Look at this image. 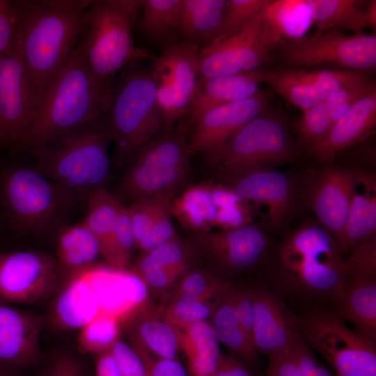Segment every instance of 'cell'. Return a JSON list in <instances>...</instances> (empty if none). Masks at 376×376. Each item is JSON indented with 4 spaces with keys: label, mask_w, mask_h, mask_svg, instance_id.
Listing matches in <instances>:
<instances>
[{
    "label": "cell",
    "mask_w": 376,
    "mask_h": 376,
    "mask_svg": "<svg viewBox=\"0 0 376 376\" xmlns=\"http://www.w3.org/2000/svg\"><path fill=\"white\" fill-rule=\"evenodd\" d=\"M188 126L178 127L136 150L125 164V171L114 194L131 203L152 197L173 201L189 186L191 178Z\"/></svg>",
    "instance_id": "cell-8"
},
{
    "label": "cell",
    "mask_w": 376,
    "mask_h": 376,
    "mask_svg": "<svg viewBox=\"0 0 376 376\" xmlns=\"http://www.w3.org/2000/svg\"><path fill=\"white\" fill-rule=\"evenodd\" d=\"M265 10L246 24L216 38L199 51L201 79L262 70L272 52L263 33Z\"/></svg>",
    "instance_id": "cell-14"
},
{
    "label": "cell",
    "mask_w": 376,
    "mask_h": 376,
    "mask_svg": "<svg viewBox=\"0 0 376 376\" xmlns=\"http://www.w3.org/2000/svg\"><path fill=\"white\" fill-rule=\"evenodd\" d=\"M81 200L32 166L17 163L0 171V218L18 234L56 235L70 220Z\"/></svg>",
    "instance_id": "cell-4"
},
{
    "label": "cell",
    "mask_w": 376,
    "mask_h": 376,
    "mask_svg": "<svg viewBox=\"0 0 376 376\" xmlns=\"http://www.w3.org/2000/svg\"><path fill=\"white\" fill-rule=\"evenodd\" d=\"M121 320L100 312L79 329V347L85 353L100 354L109 352L119 339Z\"/></svg>",
    "instance_id": "cell-39"
},
{
    "label": "cell",
    "mask_w": 376,
    "mask_h": 376,
    "mask_svg": "<svg viewBox=\"0 0 376 376\" xmlns=\"http://www.w3.org/2000/svg\"><path fill=\"white\" fill-rule=\"evenodd\" d=\"M316 26L315 32L345 28L359 33L367 27L364 7L355 0H306Z\"/></svg>",
    "instance_id": "cell-38"
},
{
    "label": "cell",
    "mask_w": 376,
    "mask_h": 376,
    "mask_svg": "<svg viewBox=\"0 0 376 376\" xmlns=\"http://www.w3.org/2000/svg\"><path fill=\"white\" fill-rule=\"evenodd\" d=\"M187 242L205 268L223 281L262 264L270 246L266 232L252 223L229 230L193 231Z\"/></svg>",
    "instance_id": "cell-11"
},
{
    "label": "cell",
    "mask_w": 376,
    "mask_h": 376,
    "mask_svg": "<svg viewBox=\"0 0 376 376\" xmlns=\"http://www.w3.org/2000/svg\"><path fill=\"white\" fill-rule=\"evenodd\" d=\"M136 249L148 251L178 235L172 221V201L146 198L127 205Z\"/></svg>",
    "instance_id": "cell-26"
},
{
    "label": "cell",
    "mask_w": 376,
    "mask_h": 376,
    "mask_svg": "<svg viewBox=\"0 0 376 376\" xmlns=\"http://www.w3.org/2000/svg\"><path fill=\"white\" fill-rule=\"evenodd\" d=\"M266 105L267 97L259 90L249 97L205 111L189 127L187 144L191 155L214 154L239 129L264 113Z\"/></svg>",
    "instance_id": "cell-16"
},
{
    "label": "cell",
    "mask_w": 376,
    "mask_h": 376,
    "mask_svg": "<svg viewBox=\"0 0 376 376\" xmlns=\"http://www.w3.org/2000/svg\"><path fill=\"white\" fill-rule=\"evenodd\" d=\"M264 83V70L200 79L187 117L189 127L205 111L230 102L240 101L257 93Z\"/></svg>",
    "instance_id": "cell-24"
},
{
    "label": "cell",
    "mask_w": 376,
    "mask_h": 376,
    "mask_svg": "<svg viewBox=\"0 0 376 376\" xmlns=\"http://www.w3.org/2000/svg\"><path fill=\"white\" fill-rule=\"evenodd\" d=\"M367 27L375 29L376 27V1L371 0L364 7Z\"/></svg>",
    "instance_id": "cell-56"
},
{
    "label": "cell",
    "mask_w": 376,
    "mask_h": 376,
    "mask_svg": "<svg viewBox=\"0 0 376 376\" xmlns=\"http://www.w3.org/2000/svg\"><path fill=\"white\" fill-rule=\"evenodd\" d=\"M345 249L319 222L288 233L271 256V275L281 296L331 301L345 285Z\"/></svg>",
    "instance_id": "cell-3"
},
{
    "label": "cell",
    "mask_w": 376,
    "mask_h": 376,
    "mask_svg": "<svg viewBox=\"0 0 376 376\" xmlns=\"http://www.w3.org/2000/svg\"><path fill=\"white\" fill-rule=\"evenodd\" d=\"M221 210L218 185L210 182L189 185L172 201L173 215L193 231L217 226Z\"/></svg>",
    "instance_id": "cell-32"
},
{
    "label": "cell",
    "mask_w": 376,
    "mask_h": 376,
    "mask_svg": "<svg viewBox=\"0 0 376 376\" xmlns=\"http://www.w3.org/2000/svg\"><path fill=\"white\" fill-rule=\"evenodd\" d=\"M32 115L30 86L17 42L0 56V125L6 146L13 148L17 143Z\"/></svg>",
    "instance_id": "cell-19"
},
{
    "label": "cell",
    "mask_w": 376,
    "mask_h": 376,
    "mask_svg": "<svg viewBox=\"0 0 376 376\" xmlns=\"http://www.w3.org/2000/svg\"><path fill=\"white\" fill-rule=\"evenodd\" d=\"M180 332V347L193 376H210L217 368L222 353L211 323L202 321Z\"/></svg>",
    "instance_id": "cell-34"
},
{
    "label": "cell",
    "mask_w": 376,
    "mask_h": 376,
    "mask_svg": "<svg viewBox=\"0 0 376 376\" xmlns=\"http://www.w3.org/2000/svg\"><path fill=\"white\" fill-rule=\"evenodd\" d=\"M18 42V25L13 0H0V56Z\"/></svg>",
    "instance_id": "cell-47"
},
{
    "label": "cell",
    "mask_w": 376,
    "mask_h": 376,
    "mask_svg": "<svg viewBox=\"0 0 376 376\" xmlns=\"http://www.w3.org/2000/svg\"><path fill=\"white\" fill-rule=\"evenodd\" d=\"M56 243L55 262L61 285L97 265L102 256L96 236L84 221L62 228L56 235Z\"/></svg>",
    "instance_id": "cell-25"
},
{
    "label": "cell",
    "mask_w": 376,
    "mask_h": 376,
    "mask_svg": "<svg viewBox=\"0 0 376 376\" xmlns=\"http://www.w3.org/2000/svg\"><path fill=\"white\" fill-rule=\"evenodd\" d=\"M231 292L240 327L249 343L256 349L253 340V306L251 290L235 288L233 285Z\"/></svg>",
    "instance_id": "cell-48"
},
{
    "label": "cell",
    "mask_w": 376,
    "mask_h": 376,
    "mask_svg": "<svg viewBox=\"0 0 376 376\" xmlns=\"http://www.w3.org/2000/svg\"><path fill=\"white\" fill-rule=\"evenodd\" d=\"M109 352L122 376H146L144 363L132 346L118 339Z\"/></svg>",
    "instance_id": "cell-46"
},
{
    "label": "cell",
    "mask_w": 376,
    "mask_h": 376,
    "mask_svg": "<svg viewBox=\"0 0 376 376\" xmlns=\"http://www.w3.org/2000/svg\"><path fill=\"white\" fill-rule=\"evenodd\" d=\"M227 0H183L181 29L185 40L200 49L217 37Z\"/></svg>",
    "instance_id": "cell-33"
},
{
    "label": "cell",
    "mask_w": 376,
    "mask_h": 376,
    "mask_svg": "<svg viewBox=\"0 0 376 376\" xmlns=\"http://www.w3.org/2000/svg\"><path fill=\"white\" fill-rule=\"evenodd\" d=\"M55 258L38 251L0 253V301L30 304L46 299L60 285Z\"/></svg>",
    "instance_id": "cell-15"
},
{
    "label": "cell",
    "mask_w": 376,
    "mask_h": 376,
    "mask_svg": "<svg viewBox=\"0 0 376 376\" xmlns=\"http://www.w3.org/2000/svg\"><path fill=\"white\" fill-rule=\"evenodd\" d=\"M200 48L185 40L163 47L153 61L151 70L157 99L171 130L185 119L191 107L201 79L198 62Z\"/></svg>",
    "instance_id": "cell-13"
},
{
    "label": "cell",
    "mask_w": 376,
    "mask_h": 376,
    "mask_svg": "<svg viewBox=\"0 0 376 376\" xmlns=\"http://www.w3.org/2000/svg\"><path fill=\"white\" fill-rule=\"evenodd\" d=\"M95 370V376H122L109 352L97 355Z\"/></svg>",
    "instance_id": "cell-55"
},
{
    "label": "cell",
    "mask_w": 376,
    "mask_h": 376,
    "mask_svg": "<svg viewBox=\"0 0 376 376\" xmlns=\"http://www.w3.org/2000/svg\"><path fill=\"white\" fill-rule=\"evenodd\" d=\"M142 0H92L83 31L88 65L100 81L112 84L127 66L157 56L136 45Z\"/></svg>",
    "instance_id": "cell-7"
},
{
    "label": "cell",
    "mask_w": 376,
    "mask_h": 376,
    "mask_svg": "<svg viewBox=\"0 0 376 376\" xmlns=\"http://www.w3.org/2000/svg\"><path fill=\"white\" fill-rule=\"evenodd\" d=\"M297 318L300 336L324 358L336 376H376L375 343L319 305Z\"/></svg>",
    "instance_id": "cell-10"
},
{
    "label": "cell",
    "mask_w": 376,
    "mask_h": 376,
    "mask_svg": "<svg viewBox=\"0 0 376 376\" xmlns=\"http://www.w3.org/2000/svg\"><path fill=\"white\" fill-rule=\"evenodd\" d=\"M290 130L279 118L264 113L239 129L216 152L206 157L218 178L274 170L295 159Z\"/></svg>",
    "instance_id": "cell-9"
},
{
    "label": "cell",
    "mask_w": 376,
    "mask_h": 376,
    "mask_svg": "<svg viewBox=\"0 0 376 376\" xmlns=\"http://www.w3.org/2000/svg\"><path fill=\"white\" fill-rule=\"evenodd\" d=\"M86 201L87 212L83 221L96 236L102 256L107 265L125 269L127 267L116 242L118 220L123 203L107 188L92 193Z\"/></svg>",
    "instance_id": "cell-27"
},
{
    "label": "cell",
    "mask_w": 376,
    "mask_h": 376,
    "mask_svg": "<svg viewBox=\"0 0 376 376\" xmlns=\"http://www.w3.org/2000/svg\"><path fill=\"white\" fill-rule=\"evenodd\" d=\"M376 124V90L359 100L320 141L307 147L311 156L330 161L337 153L373 133Z\"/></svg>",
    "instance_id": "cell-23"
},
{
    "label": "cell",
    "mask_w": 376,
    "mask_h": 376,
    "mask_svg": "<svg viewBox=\"0 0 376 376\" xmlns=\"http://www.w3.org/2000/svg\"><path fill=\"white\" fill-rule=\"evenodd\" d=\"M134 350L144 363L146 376H188L186 369L178 359H154L141 349Z\"/></svg>",
    "instance_id": "cell-51"
},
{
    "label": "cell",
    "mask_w": 376,
    "mask_h": 376,
    "mask_svg": "<svg viewBox=\"0 0 376 376\" xmlns=\"http://www.w3.org/2000/svg\"><path fill=\"white\" fill-rule=\"evenodd\" d=\"M280 58L285 64L297 68L332 66L363 72L376 65V36L315 32L283 46Z\"/></svg>",
    "instance_id": "cell-12"
},
{
    "label": "cell",
    "mask_w": 376,
    "mask_h": 376,
    "mask_svg": "<svg viewBox=\"0 0 376 376\" xmlns=\"http://www.w3.org/2000/svg\"><path fill=\"white\" fill-rule=\"evenodd\" d=\"M312 24L306 0H273L264 11L263 33L273 50L305 36Z\"/></svg>",
    "instance_id": "cell-29"
},
{
    "label": "cell",
    "mask_w": 376,
    "mask_h": 376,
    "mask_svg": "<svg viewBox=\"0 0 376 376\" xmlns=\"http://www.w3.org/2000/svg\"><path fill=\"white\" fill-rule=\"evenodd\" d=\"M356 176L357 171L352 169L326 167L310 175L305 191L306 204L318 222L342 245Z\"/></svg>",
    "instance_id": "cell-17"
},
{
    "label": "cell",
    "mask_w": 376,
    "mask_h": 376,
    "mask_svg": "<svg viewBox=\"0 0 376 376\" xmlns=\"http://www.w3.org/2000/svg\"><path fill=\"white\" fill-rule=\"evenodd\" d=\"M83 272L95 295L100 312L121 321L136 311L147 298V286L132 272L95 265Z\"/></svg>",
    "instance_id": "cell-22"
},
{
    "label": "cell",
    "mask_w": 376,
    "mask_h": 376,
    "mask_svg": "<svg viewBox=\"0 0 376 376\" xmlns=\"http://www.w3.org/2000/svg\"><path fill=\"white\" fill-rule=\"evenodd\" d=\"M267 359L266 376H303L288 347L267 356Z\"/></svg>",
    "instance_id": "cell-52"
},
{
    "label": "cell",
    "mask_w": 376,
    "mask_h": 376,
    "mask_svg": "<svg viewBox=\"0 0 376 376\" xmlns=\"http://www.w3.org/2000/svg\"><path fill=\"white\" fill-rule=\"evenodd\" d=\"M303 376H336L318 361L311 349L300 336L288 347Z\"/></svg>",
    "instance_id": "cell-49"
},
{
    "label": "cell",
    "mask_w": 376,
    "mask_h": 376,
    "mask_svg": "<svg viewBox=\"0 0 376 376\" xmlns=\"http://www.w3.org/2000/svg\"><path fill=\"white\" fill-rule=\"evenodd\" d=\"M376 182L372 174L357 171L354 188L344 228L346 250L375 237Z\"/></svg>",
    "instance_id": "cell-31"
},
{
    "label": "cell",
    "mask_w": 376,
    "mask_h": 376,
    "mask_svg": "<svg viewBox=\"0 0 376 376\" xmlns=\"http://www.w3.org/2000/svg\"><path fill=\"white\" fill-rule=\"evenodd\" d=\"M5 146L6 144H5L4 136H3L1 127L0 125V148Z\"/></svg>",
    "instance_id": "cell-57"
},
{
    "label": "cell",
    "mask_w": 376,
    "mask_h": 376,
    "mask_svg": "<svg viewBox=\"0 0 376 376\" xmlns=\"http://www.w3.org/2000/svg\"><path fill=\"white\" fill-rule=\"evenodd\" d=\"M221 299L180 297L172 300L164 315L178 329H183L191 324L211 318Z\"/></svg>",
    "instance_id": "cell-41"
},
{
    "label": "cell",
    "mask_w": 376,
    "mask_h": 376,
    "mask_svg": "<svg viewBox=\"0 0 376 376\" xmlns=\"http://www.w3.org/2000/svg\"><path fill=\"white\" fill-rule=\"evenodd\" d=\"M334 313L350 322L355 331L376 343V278L359 279L345 283L331 301Z\"/></svg>",
    "instance_id": "cell-28"
},
{
    "label": "cell",
    "mask_w": 376,
    "mask_h": 376,
    "mask_svg": "<svg viewBox=\"0 0 376 376\" xmlns=\"http://www.w3.org/2000/svg\"><path fill=\"white\" fill-rule=\"evenodd\" d=\"M91 1L13 0L33 114L45 91L75 49Z\"/></svg>",
    "instance_id": "cell-1"
},
{
    "label": "cell",
    "mask_w": 376,
    "mask_h": 376,
    "mask_svg": "<svg viewBox=\"0 0 376 376\" xmlns=\"http://www.w3.org/2000/svg\"><path fill=\"white\" fill-rule=\"evenodd\" d=\"M116 242L123 260L126 265L130 263L135 248L134 238L127 205L123 204L118 220Z\"/></svg>",
    "instance_id": "cell-50"
},
{
    "label": "cell",
    "mask_w": 376,
    "mask_h": 376,
    "mask_svg": "<svg viewBox=\"0 0 376 376\" xmlns=\"http://www.w3.org/2000/svg\"><path fill=\"white\" fill-rule=\"evenodd\" d=\"M250 290L257 352L267 357L286 349L300 337L297 315L275 290L262 287Z\"/></svg>",
    "instance_id": "cell-20"
},
{
    "label": "cell",
    "mask_w": 376,
    "mask_h": 376,
    "mask_svg": "<svg viewBox=\"0 0 376 376\" xmlns=\"http://www.w3.org/2000/svg\"><path fill=\"white\" fill-rule=\"evenodd\" d=\"M43 324L39 315L0 301V368L29 366L39 359Z\"/></svg>",
    "instance_id": "cell-21"
},
{
    "label": "cell",
    "mask_w": 376,
    "mask_h": 376,
    "mask_svg": "<svg viewBox=\"0 0 376 376\" xmlns=\"http://www.w3.org/2000/svg\"><path fill=\"white\" fill-rule=\"evenodd\" d=\"M3 224H2V221L1 220V218H0V236H1V229L3 228Z\"/></svg>",
    "instance_id": "cell-59"
},
{
    "label": "cell",
    "mask_w": 376,
    "mask_h": 376,
    "mask_svg": "<svg viewBox=\"0 0 376 376\" xmlns=\"http://www.w3.org/2000/svg\"><path fill=\"white\" fill-rule=\"evenodd\" d=\"M45 376H87V373L81 360L61 353L52 359Z\"/></svg>",
    "instance_id": "cell-53"
},
{
    "label": "cell",
    "mask_w": 376,
    "mask_h": 376,
    "mask_svg": "<svg viewBox=\"0 0 376 376\" xmlns=\"http://www.w3.org/2000/svg\"><path fill=\"white\" fill-rule=\"evenodd\" d=\"M302 111L296 128L301 141L308 146L322 139L329 132L331 127L330 111L325 101Z\"/></svg>",
    "instance_id": "cell-42"
},
{
    "label": "cell",
    "mask_w": 376,
    "mask_h": 376,
    "mask_svg": "<svg viewBox=\"0 0 376 376\" xmlns=\"http://www.w3.org/2000/svg\"><path fill=\"white\" fill-rule=\"evenodd\" d=\"M182 5L183 0H142L137 26L147 39L163 47L178 43Z\"/></svg>",
    "instance_id": "cell-35"
},
{
    "label": "cell",
    "mask_w": 376,
    "mask_h": 376,
    "mask_svg": "<svg viewBox=\"0 0 376 376\" xmlns=\"http://www.w3.org/2000/svg\"><path fill=\"white\" fill-rule=\"evenodd\" d=\"M10 370V369L0 368V376H10L8 374V370Z\"/></svg>",
    "instance_id": "cell-58"
},
{
    "label": "cell",
    "mask_w": 376,
    "mask_h": 376,
    "mask_svg": "<svg viewBox=\"0 0 376 376\" xmlns=\"http://www.w3.org/2000/svg\"><path fill=\"white\" fill-rule=\"evenodd\" d=\"M230 284L211 318V324L219 341L236 359L245 366H257V350L249 343L239 324Z\"/></svg>",
    "instance_id": "cell-36"
},
{
    "label": "cell",
    "mask_w": 376,
    "mask_h": 376,
    "mask_svg": "<svg viewBox=\"0 0 376 376\" xmlns=\"http://www.w3.org/2000/svg\"><path fill=\"white\" fill-rule=\"evenodd\" d=\"M108 116L113 160L125 164L144 146L171 132L159 106L150 69L131 64L113 83Z\"/></svg>",
    "instance_id": "cell-6"
},
{
    "label": "cell",
    "mask_w": 376,
    "mask_h": 376,
    "mask_svg": "<svg viewBox=\"0 0 376 376\" xmlns=\"http://www.w3.org/2000/svg\"><path fill=\"white\" fill-rule=\"evenodd\" d=\"M52 311V323L61 329H80L100 313L84 272L61 285Z\"/></svg>",
    "instance_id": "cell-30"
},
{
    "label": "cell",
    "mask_w": 376,
    "mask_h": 376,
    "mask_svg": "<svg viewBox=\"0 0 376 376\" xmlns=\"http://www.w3.org/2000/svg\"><path fill=\"white\" fill-rule=\"evenodd\" d=\"M210 376H253L249 368L232 357H221L216 370Z\"/></svg>",
    "instance_id": "cell-54"
},
{
    "label": "cell",
    "mask_w": 376,
    "mask_h": 376,
    "mask_svg": "<svg viewBox=\"0 0 376 376\" xmlns=\"http://www.w3.org/2000/svg\"><path fill=\"white\" fill-rule=\"evenodd\" d=\"M220 184L230 189L246 202L267 209L272 229H281L291 214L297 189L287 174L274 170L259 171L219 178Z\"/></svg>",
    "instance_id": "cell-18"
},
{
    "label": "cell",
    "mask_w": 376,
    "mask_h": 376,
    "mask_svg": "<svg viewBox=\"0 0 376 376\" xmlns=\"http://www.w3.org/2000/svg\"><path fill=\"white\" fill-rule=\"evenodd\" d=\"M112 88L113 84L100 81L91 72L82 32L75 49L45 91L13 150L31 154L54 138L104 117L109 111Z\"/></svg>",
    "instance_id": "cell-2"
},
{
    "label": "cell",
    "mask_w": 376,
    "mask_h": 376,
    "mask_svg": "<svg viewBox=\"0 0 376 376\" xmlns=\"http://www.w3.org/2000/svg\"><path fill=\"white\" fill-rule=\"evenodd\" d=\"M272 1L227 0L222 24L216 38L224 37L250 22Z\"/></svg>",
    "instance_id": "cell-44"
},
{
    "label": "cell",
    "mask_w": 376,
    "mask_h": 376,
    "mask_svg": "<svg viewBox=\"0 0 376 376\" xmlns=\"http://www.w3.org/2000/svg\"><path fill=\"white\" fill-rule=\"evenodd\" d=\"M230 283L217 278L205 268H189L182 276L173 294V300L180 297L219 299Z\"/></svg>",
    "instance_id": "cell-40"
},
{
    "label": "cell",
    "mask_w": 376,
    "mask_h": 376,
    "mask_svg": "<svg viewBox=\"0 0 376 376\" xmlns=\"http://www.w3.org/2000/svg\"><path fill=\"white\" fill-rule=\"evenodd\" d=\"M133 347L149 350L157 358L178 359L180 331L164 317H144L134 327Z\"/></svg>",
    "instance_id": "cell-37"
},
{
    "label": "cell",
    "mask_w": 376,
    "mask_h": 376,
    "mask_svg": "<svg viewBox=\"0 0 376 376\" xmlns=\"http://www.w3.org/2000/svg\"><path fill=\"white\" fill-rule=\"evenodd\" d=\"M108 116L63 134L33 151L32 167L81 201L107 188L111 171Z\"/></svg>",
    "instance_id": "cell-5"
},
{
    "label": "cell",
    "mask_w": 376,
    "mask_h": 376,
    "mask_svg": "<svg viewBox=\"0 0 376 376\" xmlns=\"http://www.w3.org/2000/svg\"><path fill=\"white\" fill-rule=\"evenodd\" d=\"M374 90L375 84L366 75L331 93L325 100L330 111L331 127L359 100Z\"/></svg>",
    "instance_id": "cell-43"
},
{
    "label": "cell",
    "mask_w": 376,
    "mask_h": 376,
    "mask_svg": "<svg viewBox=\"0 0 376 376\" xmlns=\"http://www.w3.org/2000/svg\"><path fill=\"white\" fill-rule=\"evenodd\" d=\"M345 283L359 279L376 278V237L354 247L345 258Z\"/></svg>",
    "instance_id": "cell-45"
}]
</instances>
